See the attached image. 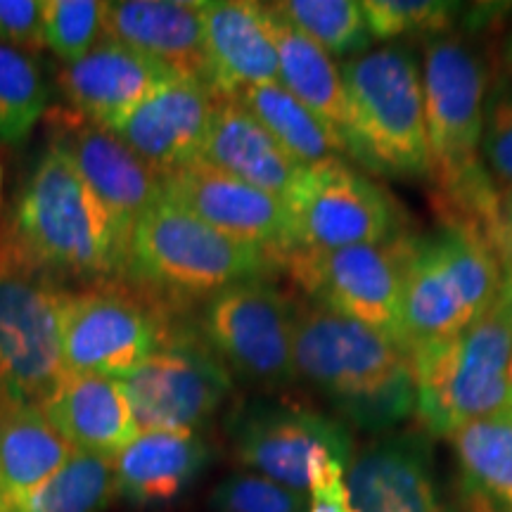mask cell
Segmentation results:
<instances>
[{
	"mask_svg": "<svg viewBox=\"0 0 512 512\" xmlns=\"http://www.w3.org/2000/svg\"><path fill=\"white\" fill-rule=\"evenodd\" d=\"M361 5L373 41L411 34L444 36L460 15V5L446 0H363Z\"/></svg>",
	"mask_w": 512,
	"mask_h": 512,
	"instance_id": "1f68e13d",
	"label": "cell"
},
{
	"mask_svg": "<svg viewBox=\"0 0 512 512\" xmlns=\"http://www.w3.org/2000/svg\"><path fill=\"white\" fill-rule=\"evenodd\" d=\"M268 5L330 57L349 60L373 43L363 5L356 0H280Z\"/></svg>",
	"mask_w": 512,
	"mask_h": 512,
	"instance_id": "f546056e",
	"label": "cell"
},
{
	"mask_svg": "<svg viewBox=\"0 0 512 512\" xmlns=\"http://www.w3.org/2000/svg\"><path fill=\"white\" fill-rule=\"evenodd\" d=\"M114 498V458L74 451L36 491L0 505V512H102Z\"/></svg>",
	"mask_w": 512,
	"mask_h": 512,
	"instance_id": "f1b7e54d",
	"label": "cell"
},
{
	"mask_svg": "<svg viewBox=\"0 0 512 512\" xmlns=\"http://www.w3.org/2000/svg\"><path fill=\"white\" fill-rule=\"evenodd\" d=\"M411 252L413 235L403 233L377 245L330 252L294 249L285 256L283 268L311 304L342 313L399 342Z\"/></svg>",
	"mask_w": 512,
	"mask_h": 512,
	"instance_id": "ba28073f",
	"label": "cell"
},
{
	"mask_svg": "<svg viewBox=\"0 0 512 512\" xmlns=\"http://www.w3.org/2000/svg\"><path fill=\"white\" fill-rule=\"evenodd\" d=\"M503 264L482 233L444 223L413 235L399 344L408 358L448 342L501 297Z\"/></svg>",
	"mask_w": 512,
	"mask_h": 512,
	"instance_id": "5b68a950",
	"label": "cell"
},
{
	"mask_svg": "<svg viewBox=\"0 0 512 512\" xmlns=\"http://www.w3.org/2000/svg\"><path fill=\"white\" fill-rule=\"evenodd\" d=\"M297 306L268 280H247L211 294L200 332L230 375L280 387L297 380L294 368Z\"/></svg>",
	"mask_w": 512,
	"mask_h": 512,
	"instance_id": "8fae6325",
	"label": "cell"
},
{
	"mask_svg": "<svg viewBox=\"0 0 512 512\" xmlns=\"http://www.w3.org/2000/svg\"><path fill=\"white\" fill-rule=\"evenodd\" d=\"M498 256H501V264L512 261V197L501 204V249H498Z\"/></svg>",
	"mask_w": 512,
	"mask_h": 512,
	"instance_id": "74e56055",
	"label": "cell"
},
{
	"mask_svg": "<svg viewBox=\"0 0 512 512\" xmlns=\"http://www.w3.org/2000/svg\"><path fill=\"white\" fill-rule=\"evenodd\" d=\"M261 17L278 53L280 86L287 88L304 107H309L344 143L347 98H344L342 69L311 38L271 10V5H261Z\"/></svg>",
	"mask_w": 512,
	"mask_h": 512,
	"instance_id": "4316f807",
	"label": "cell"
},
{
	"mask_svg": "<svg viewBox=\"0 0 512 512\" xmlns=\"http://www.w3.org/2000/svg\"><path fill=\"white\" fill-rule=\"evenodd\" d=\"M347 486L356 512H458L441 489L430 439L387 434L351 458Z\"/></svg>",
	"mask_w": 512,
	"mask_h": 512,
	"instance_id": "e0dca14e",
	"label": "cell"
},
{
	"mask_svg": "<svg viewBox=\"0 0 512 512\" xmlns=\"http://www.w3.org/2000/svg\"><path fill=\"white\" fill-rule=\"evenodd\" d=\"M50 131V143L69 157L88 188L117 221L126 242L131 240L136 223L164 200L162 176L152 171L117 133L72 110L50 114Z\"/></svg>",
	"mask_w": 512,
	"mask_h": 512,
	"instance_id": "9a60e30c",
	"label": "cell"
},
{
	"mask_svg": "<svg viewBox=\"0 0 512 512\" xmlns=\"http://www.w3.org/2000/svg\"><path fill=\"white\" fill-rule=\"evenodd\" d=\"M72 453L41 406L0 396V505L36 491Z\"/></svg>",
	"mask_w": 512,
	"mask_h": 512,
	"instance_id": "d4e9b609",
	"label": "cell"
},
{
	"mask_svg": "<svg viewBox=\"0 0 512 512\" xmlns=\"http://www.w3.org/2000/svg\"><path fill=\"white\" fill-rule=\"evenodd\" d=\"M512 323L501 297L456 337L413 358L415 413L432 437L512 411Z\"/></svg>",
	"mask_w": 512,
	"mask_h": 512,
	"instance_id": "52a82bcc",
	"label": "cell"
},
{
	"mask_svg": "<svg viewBox=\"0 0 512 512\" xmlns=\"http://www.w3.org/2000/svg\"><path fill=\"white\" fill-rule=\"evenodd\" d=\"M0 46L29 55L46 48L43 0H0Z\"/></svg>",
	"mask_w": 512,
	"mask_h": 512,
	"instance_id": "d590c367",
	"label": "cell"
},
{
	"mask_svg": "<svg viewBox=\"0 0 512 512\" xmlns=\"http://www.w3.org/2000/svg\"><path fill=\"white\" fill-rule=\"evenodd\" d=\"M102 36L138 50L185 79L211 88L200 3L112 0L102 3Z\"/></svg>",
	"mask_w": 512,
	"mask_h": 512,
	"instance_id": "ffe728a7",
	"label": "cell"
},
{
	"mask_svg": "<svg viewBox=\"0 0 512 512\" xmlns=\"http://www.w3.org/2000/svg\"><path fill=\"white\" fill-rule=\"evenodd\" d=\"M508 382H510V394H512V358H510V368H508Z\"/></svg>",
	"mask_w": 512,
	"mask_h": 512,
	"instance_id": "60d3db41",
	"label": "cell"
},
{
	"mask_svg": "<svg viewBox=\"0 0 512 512\" xmlns=\"http://www.w3.org/2000/svg\"><path fill=\"white\" fill-rule=\"evenodd\" d=\"M200 159L280 202L304 169L238 100H216Z\"/></svg>",
	"mask_w": 512,
	"mask_h": 512,
	"instance_id": "603a6c76",
	"label": "cell"
},
{
	"mask_svg": "<svg viewBox=\"0 0 512 512\" xmlns=\"http://www.w3.org/2000/svg\"><path fill=\"white\" fill-rule=\"evenodd\" d=\"M228 437L240 465L302 494L309 491L313 453L330 451L347 465L354 458V441L342 420L290 403H242L230 415Z\"/></svg>",
	"mask_w": 512,
	"mask_h": 512,
	"instance_id": "5bb4252c",
	"label": "cell"
},
{
	"mask_svg": "<svg viewBox=\"0 0 512 512\" xmlns=\"http://www.w3.org/2000/svg\"><path fill=\"white\" fill-rule=\"evenodd\" d=\"M216 98L200 81L174 76L138 105L114 133L159 176L183 169L202 155Z\"/></svg>",
	"mask_w": 512,
	"mask_h": 512,
	"instance_id": "d6986e66",
	"label": "cell"
},
{
	"mask_svg": "<svg viewBox=\"0 0 512 512\" xmlns=\"http://www.w3.org/2000/svg\"><path fill=\"white\" fill-rule=\"evenodd\" d=\"M43 38L64 64L81 60L102 38V3L43 0Z\"/></svg>",
	"mask_w": 512,
	"mask_h": 512,
	"instance_id": "d6a6232c",
	"label": "cell"
},
{
	"mask_svg": "<svg viewBox=\"0 0 512 512\" xmlns=\"http://www.w3.org/2000/svg\"><path fill=\"white\" fill-rule=\"evenodd\" d=\"M209 456L197 432H140L114 458L117 496L138 508L176 501L202 475Z\"/></svg>",
	"mask_w": 512,
	"mask_h": 512,
	"instance_id": "cb8c5ba5",
	"label": "cell"
},
{
	"mask_svg": "<svg viewBox=\"0 0 512 512\" xmlns=\"http://www.w3.org/2000/svg\"><path fill=\"white\" fill-rule=\"evenodd\" d=\"M489 67L463 36H437L425 46L422 93L430 145V178L446 223L479 230L501 249V197L482 164ZM501 259V256H498Z\"/></svg>",
	"mask_w": 512,
	"mask_h": 512,
	"instance_id": "7a4b0ae2",
	"label": "cell"
},
{
	"mask_svg": "<svg viewBox=\"0 0 512 512\" xmlns=\"http://www.w3.org/2000/svg\"><path fill=\"white\" fill-rule=\"evenodd\" d=\"M41 411L74 451L93 456L117 458L140 434L124 387L110 377L67 375Z\"/></svg>",
	"mask_w": 512,
	"mask_h": 512,
	"instance_id": "7402d4cb",
	"label": "cell"
},
{
	"mask_svg": "<svg viewBox=\"0 0 512 512\" xmlns=\"http://www.w3.org/2000/svg\"><path fill=\"white\" fill-rule=\"evenodd\" d=\"M342 81L347 155L377 176L430 178L422 67L413 50L387 43L349 57Z\"/></svg>",
	"mask_w": 512,
	"mask_h": 512,
	"instance_id": "277c9868",
	"label": "cell"
},
{
	"mask_svg": "<svg viewBox=\"0 0 512 512\" xmlns=\"http://www.w3.org/2000/svg\"><path fill=\"white\" fill-rule=\"evenodd\" d=\"M164 197L228 238L285 261L294 252L290 214L278 197L202 159L162 176Z\"/></svg>",
	"mask_w": 512,
	"mask_h": 512,
	"instance_id": "2e32d148",
	"label": "cell"
},
{
	"mask_svg": "<svg viewBox=\"0 0 512 512\" xmlns=\"http://www.w3.org/2000/svg\"><path fill=\"white\" fill-rule=\"evenodd\" d=\"M140 432H197L233 389V375L202 332L174 328L150 358L119 380Z\"/></svg>",
	"mask_w": 512,
	"mask_h": 512,
	"instance_id": "7c38bea8",
	"label": "cell"
},
{
	"mask_svg": "<svg viewBox=\"0 0 512 512\" xmlns=\"http://www.w3.org/2000/svg\"><path fill=\"white\" fill-rule=\"evenodd\" d=\"M0 188H3V169H0Z\"/></svg>",
	"mask_w": 512,
	"mask_h": 512,
	"instance_id": "b9f144b4",
	"label": "cell"
},
{
	"mask_svg": "<svg viewBox=\"0 0 512 512\" xmlns=\"http://www.w3.org/2000/svg\"><path fill=\"white\" fill-rule=\"evenodd\" d=\"M482 164L498 197H512V81L498 74L484 102Z\"/></svg>",
	"mask_w": 512,
	"mask_h": 512,
	"instance_id": "836d02e7",
	"label": "cell"
},
{
	"mask_svg": "<svg viewBox=\"0 0 512 512\" xmlns=\"http://www.w3.org/2000/svg\"><path fill=\"white\" fill-rule=\"evenodd\" d=\"M498 62H501V72L498 74L512 81V29L503 38L501 50H498Z\"/></svg>",
	"mask_w": 512,
	"mask_h": 512,
	"instance_id": "f35d334b",
	"label": "cell"
},
{
	"mask_svg": "<svg viewBox=\"0 0 512 512\" xmlns=\"http://www.w3.org/2000/svg\"><path fill=\"white\" fill-rule=\"evenodd\" d=\"M280 268V256L228 238L164 197L133 228L121 285L157 297L209 299L230 285L268 280Z\"/></svg>",
	"mask_w": 512,
	"mask_h": 512,
	"instance_id": "8992f818",
	"label": "cell"
},
{
	"mask_svg": "<svg viewBox=\"0 0 512 512\" xmlns=\"http://www.w3.org/2000/svg\"><path fill=\"white\" fill-rule=\"evenodd\" d=\"M294 368L358 430H392L418 406L413 363L399 342L318 304L297 306Z\"/></svg>",
	"mask_w": 512,
	"mask_h": 512,
	"instance_id": "3957f363",
	"label": "cell"
},
{
	"mask_svg": "<svg viewBox=\"0 0 512 512\" xmlns=\"http://www.w3.org/2000/svg\"><path fill=\"white\" fill-rule=\"evenodd\" d=\"M128 242L69 157L50 143L0 226V268L50 283H124Z\"/></svg>",
	"mask_w": 512,
	"mask_h": 512,
	"instance_id": "6da1fadb",
	"label": "cell"
},
{
	"mask_svg": "<svg viewBox=\"0 0 512 512\" xmlns=\"http://www.w3.org/2000/svg\"><path fill=\"white\" fill-rule=\"evenodd\" d=\"M235 100L271 133L275 143L299 166L349 157L342 140L280 83L247 88Z\"/></svg>",
	"mask_w": 512,
	"mask_h": 512,
	"instance_id": "83f0119b",
	"label": "cell"
},
{
	"mask_svg": "<svg viewBox=\"0 0 512 512\" xmlns=\"http://www.w3.org/2000/svg\"><path fill=\"white\" fill-rule=\"evenodd\" d=\"M164 306L128 285L69 292L62 311L64 373L124 380L169 339Z\"/></svg>",
	"mask_w": 512,
	"mask_h": 512,
	"instance_id": "30bf717a",
	"label": "cell"
},
{
	"mask_svg": "<svg viewBox=\"0 0 512 512\" xmlns=\"http://www.w3.org/2000/svg\"><path fill=\"white\" fill-rule=\"evenodd\" d=\"M283 204L294 249L306 252L377 245L406 233L394 197L347 159L304 166Z\"/></svg>",
	"mask_w": 512,
	"mask_h": 512,
	"instance_id": "9c48e42d",
	"label": "cell"
},
{
	"mask_svg": "<svg viewBox=\"0 0 512 512\" xmlns=\"http://www.w3.org/2000/svg\"><path fill=\"white\" fill-rule=\"evenodd\" d=\"M67 287L0 268V396L41 406L64 373Z\"/></svg>",
	"mask_w": 512,
	"mask_h": 512,
	"instance_id": "4fadbf2b",
	"label": "cell"
},
{
	"mask_svg": "<svg viewBox=\"0 0 512 512\" xmlns=\"http://www.w3.org/2000/svg\"><path fill=\"white\" fill-rule=\"evenodd\" d=\"M460 512H512V411L472 420L453 432Z\"/></svg>",
	"mask_w": 512,
	"mask_h": 512,
	"instance_id": "484cf974",
	"label": "cell"
},
{
	"mask_svg": "<svg viewBox=\"0 0 512 512\" xmlns=\"http://www.w3.org/2000/svg\"><path fill=\"white\" fill-rule=\"evenodd\" d=\"M50 88L36 57L0 46V145L27 143L48 110Z\"/></svg>",
	"mask_w": 512,
	"mask_h": 512,
	"instance_id": "4dcf8cb0",
	"label": "cell"
},
{
	"mask_svg": "<svg viewBox=\"0 0 512 512\" xmlns=\"http://www.w3.org/2000/svg\"><path fill=\"white\" fill-rule=\"evenodd\" d=\"M501 302H503L505 313H508V318H510V323H512V261H505V264H503Z\"/></svg>",
	"mask_w": 512,
	"mask_h": 512,
	"instance_id": "ab89813d",
	"label": "cell"
},
{
	"mask_svg": "<svg viewBox=\"0 0 512 512\" xmlns=\"http://www.w3.org/2000/svg\"><path fill=\"white\" fill-rule=\"evenodd\" d=\"M200 15L216 100H235L247 88L280 83L278 53L261 17V3L202 0Z\"/></svg>",
	"mask_w": 512,
	"mask_h": 512,
	"instance_id": "44dd1931",
	"label": "cell"
},
{
	"mask_svg": "<svg viewBox=\"0 0 512 512\" xmlns=\"http://www.w3.org/2000/svg\"><path fill=\"white\" fill-rule=\"evenodd\" d=\"M306 512H356L347 479L309 491V510Z\"/></svg>",
	"mask_w": 512,
	"mask_h": 512,
	"instance_id": "8d00e7d4",
	"label": "cell"
},
{
	"mask_svg": "<svg viewBox=\"0 0 512 512\" xmlns=\"http://www.w3.org/2000/svg\"><path fill=\"white\" fill-rule=\"evenodd\" d=\"M209 505L214 512H306L309 496L268 477L240 472L216 484Z\"/></svg>",
	"mask_w": 512,
	"mask_h": 512,
	"instance_id": "e575fe53",
	"label": "cell"
},
{
	"mask_svg": "<svg viewBox=\"0 0 512 512\" xmlns=\"http://www.w3.org/2000/svg\"><path fill=\"white\" fill-rule=\"evenodd\" d=\"M174 76L178 74L138 50L102 36L81 60L64 64L57 83L69 110L114 131Z\"/></svg>",
	"mask_w": 512,
	"mask_h": 512,
	"instance_id": "ac0fdd59",
	"label": "cell"
}]
</instances>
